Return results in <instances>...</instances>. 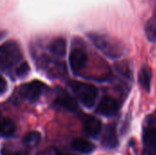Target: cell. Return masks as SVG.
Listing matches in <instances>:
<instances>
[{
  "label": "cell",
  "mask_w": 156,
  "mask_h": 155,
  "mask_svg": "<svg viewBox=\"0 0 156 155\" xmlns=\"http://www.w3.org/2000/svg\"><path fill=\"white\" fill-rule=\"evenodd\" d=\"M16 125L12 120L0 114V137L8 138L14 135Z\"/></svg>",
  "instance_id": "7c38bea8"
},
{
  "label": "cell",
  "mask_w": 156,
  "mask_h": 155,
  "mask_svg": "<svg viewBox=\"0 0 156 155\" xmlns=\"http://www.w3.org/2000/svg\"><path fill=\"white\" fill-rule=\"evenodd\" d=\"M119 103L111 97H103L97 106L96 112L104 117H112L119 111Z\"/></svg>",
  "instance_id": "52a82bcc"
},
{
  "label": "cell",
  "mask_w": 156,
  "mask_h": 155,
  "mask_svg": "<svg viewBox=\"0 0 156 155\" xmlns=\"http://www.w3.org/2000/svg\"><path fill=\"white\" fill-rule=\"evenodd\" d=\"M54 103L58 107L71 112H75L78 109V104L76 100L70 96L69 93H68L65 90L61 88H57L56 90V97Z\"/></svg>",
  "instance_id": "8992f818"
},
{
  "label": "cell",
  "mask_w": 156,
  "mask_h": 155,
  "mask_svg": "<svg viewBox=\"0 0 156 155\" xmlns=\"http://www.w3.org/2000/svg\"><path fill=\"white\" fill-rule=\"evenodd\" d=\"M116 69L125 78L128 79V78H131L132 77V72L130 70V68H129V66L125 62H119L116 65Z\"/></svg>",
  "instance_id": "ac0fdd59"
},
{
  "label": "cell",
  "mask_w": 156,
  "mask_h": 155,
  "mask_svg": "<svg viewBox=\"0 0 156 155\" xmlns=\"http://www.w3.org/2000/svg\"><path fill=\"white\" fill-rule=\"evenodd\" d=\"M101 122L93 116H87L83 121V130L91 138H97L101 132Z\"/></svg>",
  "instance_id": "9c48e42d"
},
{
  "label": "cell",
  "mask_w": 156,
  "mask_h": 155,
  "mask_svg": "<svg viewBox=\"0 0 156 155\" xmlns=\"http://www.w3.org/2000/svg\"><path fill=\"white\" fill-rule=\"evenodd\" d=\"M5 36V32H4V31H0V40H1Z\"/></svg>",
  "instance_id": "44dd1931"
},
{
  "label": "cell",
  "mask_w": 156,
  "mask_h": 155,
  "mask_svg": "<svg viewBox=\"0 0 156 155\" xmlns=\"http://www.w3.org/2000/svg\"><path fill=\"white\" fill-rule=\"evenodd\" d=\"M2 155H29L27 152L25 151H9V150H3L2 151Z\"/></svg>",
  "instance_id": "d6986e66"
},
{
  "label": "cell",
  "mask_w": 156,
  "mask_h": 155,
  "mask_svg": "<svg viewBox=\"0 0 156 155\" xmlns=\"http://www.w3.org/2000/svg\"><path fill=\"white\" fill-rule=\"evenodd\" d=\"M101 144L107 149H115L118 146L119 141L117 136V129L114 123L109 124L106 127L101 138Z\"/></svg>",
  "instance_id": "ba28073f"
},
{
  "label": "cell",
  "mask_w": 156,
  "mask_h": 155,
  "mask_svg": "<svg viewBox=\"0 0 156 155\" xmlns=\"http://www.w3.org/2000/svg\"><path fill=\"white\" fill-rule=\"evenodd\" d=\"M41 141V134L38 132H29L23 137V143L27 147H35L37 146Z\"/></svg>",
  "instance_id": "9a60e30c"
},
{
  "label": "cell",
  "mask_w": 156,
  "mask_h": 155,
  "mask_svg": "<svg viewBox=\"0 0 156 155\" xmlns=\"http://www.w3.org/2000/svg\"><path fill=\"white\" fill-rule=\"evenodd\" d=\"M47 85L40 80H32L31 82L20 86L18 92L20 97L24 100L29 102H36L40 99L41 95L47 90Z\"/></svg>",
  "instance_id": "277c9868"
},
{
  "label": "cell",
  "mask_w": 156,
  "mask_h": 155,
  "mask_svg": "<svg viewBox=\"0 0 156 155\" xmlns=\"http://www.w3.org/2000/svg\"><path fill=\"white\" fill-rule=\"evenodd\" d=\"M139 82L141 87L147 92L150 91L151 83H152V70L149 67L144 66L141 69L139 74Z\"/></svg>",
  "instance_id": "5bb4252c"
},
{
  "label": "cell",
  "mask_w": 156,
  "mask_h": 155,
  "mask_svg": "<svg viewBox=\"0 0 156 155\" xmlns=\"http://www.w3.org/2000/svg\"><path fill=\"white\" fill-rule=\"evenodd\" d=\"M144 155H154L156 152V127H149L144 132Z\"/></svg>",
  "instance_id": "30bf717a"
},
{
  "label": "cell",
  "mask_w": 156,
  "mask_h": 155,
  "mask_svg": "<svg viewBox=\"0 0 156 155\" xmlns=\"http://www.w3.org/2000/svg\"><path fill=\"white\" fill-rule=\"evenodd\" d=\"M29 71H30L29 65L27 62H23L16 69V75L18 78H25L27 76Z\"/></svg>",
  "instance_id": "e0dca14e"
},
{
  "label": "cell",
  "mask_w": 156,
  "mask_h": 155,
  "mask_svg": "<svg viewBox=\"0 0 156 155\" xmlns=\"http://www.w3.org/2000/svg\"><path fill=\"white\" fill-rule=\"evenodd\" d=\"M145 32L149 40L156 42V14L148 20L145 26Z\"/></svg>",
  "instance_id": "2e32d148"
},
{
  "label": "cell",
  "mask_w": 156,
  "mask_h": 155,
  "mask_svg": "<svg viewBox=\"0 0 156 155\" xmlns=\"http://www.w3.org/2000/svg\"><path fill=\"white\" fill-rule=\"evenodd\" d=\"M56 155H71V154H66V153H57Z\"/></svg>",
  "instance_id": "7402d4cb"
},
{
  "label": "cell",
  "mask_w": 156,
  "mask_h": 155,
  "mask_svg": "<svg viewBox=\"0 0 156 155\" xmlns=\"http://www.w3.org/2000/svg\"><path fill=\"white\" fill-rule=\"evenodd\" d=\"M71 147L74 151L80 153H90L95 150V146L93 143L82 138L74 139L71 143Z\"/></svg>",
  "instance_id": "4fadbf2b"
},
{
  "label": "cell",
  "mask_w": 156,
  "mask_h": 155,
  "mask_svg": "<svg viewBox=\"0 0 156 155\" xmlns=\"http://www.w3.org/2000/svg\"><path fill=\"white\" fill-rule=\"evenodd\" d=\"M69 86L79 100L86 108L94 106L99 95V90L95 86L80 81H72L69 83Z\"/></svg>",
  "instance_id": "3957f363"
},
{
  "label": "cell",
  "mask_w": 156,
  "mask_h": 155,
  "mask_svg": "<svg viewBox=\"0 0 156 155\" xmlns=\"http://www.w3.org/2000/svg\"><path fill=\"white\" fill-rule=\"evenodd\" d=\"M49 51L56 57H64L67 49V43L63 37H55L48 46Z\"/></svg>",
  "instance_id": "8fae6325"
},
{
  "label": "cell",
  "mask_w": 156,
  "mask_h": 155,
  "mask_svg": "<svg viewBox=\"0 0 156 155\" xmlns=\"http://www.w3.org/2000/svg\"><path fill=\"white\" fill-rule=\"evenodd\" d=\"M88 56L85 50L81 48H72L69 54V65L74 74L78 75L87 65Z\"/></svg>",
  "instance_id": "5b68a950"
},
{
  "label": "cell",
  "mask_w": 156,
  "mask_h": 155,
  "mask_svg": "<svg viewBox=\"0 0 156 155\" xmlns=\"http://www.w3.org/2000/svg\"><path fill=\"white\" fill-rule=\"evenodd\" d=\"M89 38L94 46L111 58H120L123 54V47L115 38L100 33H89Z\"/></svg>",
  "instance_id": "6da1fadb"
},
{
  "label": "cell",
  "mask_w": 156,
  "mask_h": 155,
  "mask_svg": "<svg viewBox=\"0 0 156 155\" xmlns=\"http://www.w3.org/2000/svg\"><path fill=\"white\" fill-rule=\"evenodd\" d=\"M22 58V51L19 44L13 40H7L0 46V68L8 69L18 63Z\"/></svg>",
  "instance_id": "7a4b0ae2"
},
{
  "label": "cell",
  "mask_w": 156,
  "mask_h": 155,
  "mask_svg": "<svg viewBox=\"0 0 156 155\" xmlns=\"http://www.w3.org/2000/svg\"><path fill=\"white\" fill-rule=\"evenodd\" d=\"M6 89H7V83L5 79L0 75V95L5 93L6 91Z\"/></svg>",
  "instance_id": "ffe728a7"
}]
</instances>
